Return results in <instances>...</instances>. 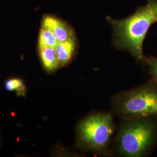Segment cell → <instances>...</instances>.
I'll return each instance as SVG.
<instances>
[{
	"label": "cell",
	"instance_id": "8fae6325",
	"mask_svg": "<svg viewBox=\"0 0 157 157\" xmlns=\"http://www.w3.org/2000/svg\"><path fill=\"white\" fill-rule=\"evenodd\" d=\"M147 4L151 10L155 22H157V0H147Z\"/></svg>",
	"mask_w": 157,
	"mask_h": 157
},
{
	"label": "cell",
	"instance_id": "5b68a950",
	"mask_svg": "<svg viewBox=\"0 0 157 157\" xmlns=\"http://www.w3.org/2000/svg\"><path fill=\"white\" fill-rule=\"evenodd\" d=\"M41 25L51 30L56 37L58 43L65 42L76 37L73 28L62 19L51 15H44Z\"/></svg>",
	"mask_w": 157,
	"mask_h": 157
},
{
	"label": "cell",
	"instance_id": "3957f363",
	"mask_svg": "<svg viewBox=\"0 0 157 157\" xmlns=\"http://www.w3.org/2000/svg\"><path fill=\"white\" fill-rule=\"evenodd\" d=\"M115 129L111 113H90L76 124L74 146L83 151L101 155H111L109 147Z\"/></svg>",
	"mask_w": 157,
	"mask_h": 157
},
{
	"label": "cell",
	"instance_id": "277c9868",
	"mask_svg": "<svg viewBox=\"0 0 157 157\" xmlns=\"http://www.w3.org/2000/svg\"><path fill=\"white\" fill-rule=\"evenodd\" d=\"M112 112L122 120L157 117V83L149 79L133 89L116 94L111 100Z\"/></svg>",
	"mask_w": 157,
	"mask_h": 157
},
{
	"label": "cell",
	"instance_id": "30bf717a",
	"mask_svg": "<svg viewBox=\"0 0 157 157\" xmlns=\"http://www.w3.org/2000/svg\"><path fill=\"white\" fill-rule=\"evenodd\" d=\"M143 63L147 65L148 72L151 78L157 83V57L151 56H145Z\"/></svg>",
	"mask_w": 157,
	"mask_h": 157
},
{
	"label": "cell",
	"instance_id": "7a4b0ae2",
	"mask_svg": "<svg viewBox=\"0 0 157 157\" xmlns=\"http://www.w3.org/2000/svg\"><path fill=\"white\" fill-rule=\"evenodd\" d=\"M113 145V152L122 157L148 155L157 145V117L122 120Z\"/></svg>",
	"mask_w": 157,
	"mask_h": 157
},
{
	"label": "cell",
	"instance_id": "52a82bcc",
	"mask_svg": "<svg viewBox=\"0 0 157 157\" xmlns=\"http://www.w3.org/2000/svg\"><path fill=\"white\" fill-rule=\"evenodd\" d=\"M38 52L41 66L47 73H55L61 68L55 47H40Z\"/></svg>",
	"mask_w": 157,
	"mask_h": 157
},
{
	"label": "cell",
	"instance_id": "9c48e42d",
	"mask_svg": "<svg viewBox=\"0 0 157 157\" xmlns=\"http://www.w3.org/2000/svg\"><path fill=\"white\" fill-rule=\"evenodd\" d=\"M58 43V41L53 32L49 29L41 25L40 29L37 47H56Z\"/></svg>",
	"mask_w": 157,
	"mask_h": 157
},
{
	"label": "cell",
	"instance_id": "6da1fadb",
	"mask_svg": "<svg viewBox=\"0 0 157 157\" xmlns=\"http://www.w3.org/2000/svg\"><path fill=\"white\" fill-rule=\"evenodd\" d=\"M107 21L113 30V46L127 51L138 62L143 63V43L150 26L155 22L150 6L139 7L132 15L123 19H114L109 16Z\"/></svg>",
	"mask_w": 157,
	"mask_h": 157
},
{
	"label": "cell",
	"instance_id": "8992f818",
	"mask_svg": "<svg viewBox=\"0 0 157 157\" xmlns=\"http://www.w3.org/2000/svg\"><path fill=\"white\" fill-rule=\"evenodd\" d=\"M55 48L61 67H65L73 61L78 51L77 37L65 42L58 43Z\"/></svg>",
	"mask_w": 157,
	"mask_h": 157
},
{
	"label": "cell",
	"instance_id": "ba28073f",
	"mask_svg": "<svg viewBox=\"0 0 157 157\" xmlns=\"http://www.w3.org/2000/svg\"><path fill=\"white\" fill-rule=\"evenodd\" d=\"M4 86L6 91L14 93L17 97L25 98L27 95L28 87L24 80L21 78L10 77L5 80Z\"/></svg>",
	"mask_w": 157,
	"mask_h": 157
},
{
	"label": "cell",
	"instance_id": "7c38bea8",
	"mask_svg": "<svg viewBox=\"0 0 157 157\" xmlns=\"http://www.w3.org/2000/svg\"><path fill=\"white\" fill-rule=\"evenodd\" d=\"M2 146V138H1V131H0V148Z\"/></svg>",
	"mask_w": 157,
	"mask_h": 157
}]
</instances>
